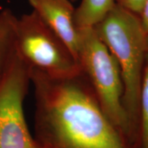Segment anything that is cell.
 I'll use <instances>...</instances> for the list:
<instances>
[{"instance_id":"cell-2","label":"cell","mask_w":148,"mask_h":148,"mask_svg":"<svg viewBox=\"0 0 148 148\" xmlns=\"http://www.w3.org/2000/svg\"><path fill=\"white\" fill-rule=\"evenodd\" d=\"M93 28L119 66L123 106L136 140L140 92L148 53L146 34L137 14L116 3Z\"/></svg>"},{"instance_id":"cell-10","label":"cell","mask_w":148,"mask_h":148,"mask_svg":"<svg viewBox=\"0 0 148 148\" xmlns=\"http://www.w3.org/2000/svg\"><path fill=\"white\" fill-rule=\"evenodd\" d=\"M145 0H115L116 3L138 15Z\"/></svg>"},{"instance_id":"cell-12","label":"cell","mask_w":148,"mask_h":148,"mask_svg":"<svg viewBox=\"0 0 148 148\" xmlns=\"http://www.w3.org/2000/svg\"><path fill=\"white\" fill-rule=\"evenodd\" d=\"M146 41H147V46L148 49V34H146Z\"/></svg>"},{"instance_id":"cell-1","label":"cell","mask_w":148,"mask_h":148,"mask_svg":"<svg viewBox=\"0 0 148 148\" xmlns=\"http://www.w3.org/2000/svg\"><path fill=\"white\" fill-rule=\"evenodd\" d=\"M28 68L40 148H125L121 134L78 76L53 77Z\"/></svg>"},{"instance_id":"cell-5","label":"cell","mask_w":148,"mask_h":148,"mask_svg":"<svg viewBox=\"0 0 148 148\" xmlns=\"http://www.w3.org/2000/svg\"><path fill=\"white\" fill-rule=\"evenodd\" d=\"M29 83L28 66L15 51L0 82V148H40L29 132L24 114Z\"/></svg>"},{"instance_id":"cell-13","label":"cell","mask_w":148,"mask_h":148,"mask_svg":"<svg viewBox=\"0 0 148 148\" xmlns=\"http://www.w3.org/2000/svg\"><path fill=\"white\" fill-rule=\"evenodd\" d=\"M70 1H71V2H75V1H76L77 0H70Z\"/></svg>"},{"instance_id":"cell-11","label":"cell","mask_w":148,"mask_h":148,"mask_svg":"<svg viewBox=\"0 0 148 148\" xmlns=\"http://www.w3.org/2000/svg\"><path fill=\"white\" fill-rule=\"evenodd\" d=\"M139 18L142 28L146 34H148V0H145L142 5L139 14Z\"/></svg>"},{"instance_id":"cell-6","label":"cell","mask_w":148,"mask_h":148,"mask_svg":"<svg viewBox=\"0 0 148 148\" xmlns=\"http://www.w3.org/2000/svg\"><path fill=\"white\" fill-rule=\"evenodd\" d=\"M38 16L63 41L78 62L79 31L70 0H28Z\"/></svg>"},{"instance_id":"cell-8","label":"cell","mask_w":148,"mask_h":148,"mask_svg":"<svg viewBox=\"0 0 148 148\" xmlns=\"http://www.w3.org/2000/svg\"><path fill=\"white\" fill-rule=\"evenodd\" d=\"M115 0H82L75 10L77 28L94 27L115 4Z\"/></svg>"},{"instance_id":"cell-9","label":"cell","mask_w":148,"mask_h":148,"mask_svg":"<svg viewBox=\"0 0 148 148\" xmlns=\"http://www.w3.org/2000/svg\"><path fill=\"white\" fill-rule=\"evenodd\" d=\"M139 148H148V53L146 56L140 98L139 124L137 135Z\"/></svg>"},{"instance_id":"cell-7","label":"cell","mask_w":148,"mask_h":148,"mask_svg":"<svg viewBox=\"0 0 148 148\" xmlns=\"http://www.w3.org/2000/svg\"><path fill=\"white\" fill-rule=\"evenodd\" d=\"M16 16L8 9L0 11V82L15 55L14 24Z\"/></svg>"},{"instance_id":"cell-4","label":"cell","mask_w":148,"mask_h":148,"mask_svg":"<svg viewBox=\"0 0 148 148\" xmlns=\"http://www.w3.org/2000/svg\"><path fill=\"white\" fill-rule=\"evenodd\" d=\"M14 38L16 53L29 68L60 78L82 72L69 48L34 10L16 16Z\"/></svg>"},{"instance_id":"cell-3","label":"cell","mask_w":148,"mask_h":148,"mask_svg":"<svg viewBox=\"0 0 148 148\" xmlns=\"http://www.w3.org/2000/svg\"><path fill=\"white\" fill-rule=\"evenodd\" d=\"M77 57L87 74L100 106L121 134L135 139L123 106V88L119 66L92 27L78 28Z\"/></svg>"}]
</instances>
